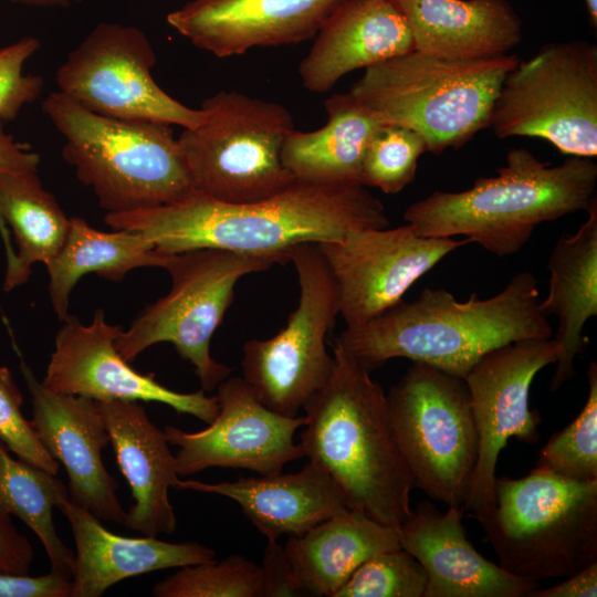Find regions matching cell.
<instances>
[{
	"mask_svg": "<svg viewBox=\"0 0 597 597\" xmlns=\"http://www.w3.org/2000/svg\"><path fill=\"white\" fill-rule=\"evenodd\" d=\"M201 109L205 121L177 138L196 191L224 203H248L296 179L282 161L283 144L295 128L284 106L222 91Z\"/></svg>",
	"mask_w": 597,
	"mask_h": 597,
	"instance_id": "9c48e42d",
	"label": "cell"
},
{
	"mask_svg": "<svg viewBox=\"0 0 597 597\" xmlns=\"http://www.w3.org/2000/svg\"><path fill=\"white\" fill-rule=\"evenodd\" d=\"M42 111L63 136L62 157L106 213L169 205L195 191L171 125L100 115L59 91Z\"/></svg>",
	"mask_w": 597,
	"mask_h": 597,
	"instance_id": "8992f818",
	"label": "cell"
},
{
	"mask_svg": "<svg viewBox=\"0 0 597 597\" xmlns=\"http://www.w3.org/2000/svg\"><path fill=\"white\" fill-rule=\"evenodd\" d=\"M386 397L413 486L447 506L463 507L478 458L464 379L412 362Z\"/></svg>",
	"mask_w": 597,
	"mask_h": 597,
	"instance_id": "30bf717a",
	"label": "cell"
},
{
	"mask_svg": "<svg viewBox=\"0 0 597 597\" xmlns=\"http://www.w3.org/2000/svg\"><path fill=\"white\" fill-rule=\"evenodd\" d=\"M260 597L307 596L277 541H268L260 565Z\"/></svg>",
	"mask_w": 597,
	"mask_h": 597,
	"instance_id": "74e56055",
	"label": "cell"
},
{
	"mask_svg": "<svg viewBox=\"0 0 597 597\" xmlns=\"http://www.w3.org/2000/svg\"><path fill=\"white\" fill-rule=\"evenodd\" d=\"M14 3L32 7H66L71 0H10ZM82 2L83 0H74Z\"/></svg>",
	"mask_w": 597,
	"mask_h": 597,
	"instance_id": "7bdbcfd3",
	"label": "cell"
},
{
	"mask_svg": "<svg viewBox=\"0 0 597 597\" xmlns=\"http://www.w3.org/2000/svg\"><path fill=\"white\" fill-rule=\"evenodd\" d=\"M19 367L31 396V422L45 449L64 467L70 500L101 521L124 525L118 483L102 458L109 434L98 401L48 389L21 356Z\"/></svg>",
	"mask_w": 597,
	"mask_h": 597,
	"instance_id": "ac0fdd59",
	"label": "cell"
},
{
	"mask_svg": "<svg viewBox=\"0 0 597 597\" xmlns=\"http://www.w3.org/2000/svg\"><path fill=\"white\" fill-rule=\"evenodd\" d=\"M324 107L327 123L314 132L294 128L283 144L282 161L297 179L360 184L366 147L381 123L349 92L333 94Z\"/></svg>",
	"mask_w": 597,
	"mask_h": 597,
	"instance_id": "f1b7e54d",
	"label": "cell"
},
{
	"mask_svg": "<svg viewBox=\"0 0 597 597\" xmlns=\"http://www.w3.org/2000/svg\"><path fill=\"white\" fill-rule=\"evenodd\" d=\"M216 390L219 410L207 428L187 432L168 425L164 429L169 444L178 448L179 476L214 467L271 475L304 458L294 434L305 425V416L287 417L269 409L243 377L229 376Z\"/></svg>",
	"mask_w": 597,
	"mask_h": 597,
	"instance_id": "2e32d148",
	"label": "cell"
},
{
	"mask_svg": "<svg viewBox=\"0 0 597 597\" xmlns=\"http://www.w3.org/2000/svg\"><path fill=\"white\" fill-rule=\"evenodd\" d=\"M69 496L54 474L14 459L0 441V513L20 519L41 542L52 572L72 579L74 552L57 535L53 509Z\"/></svg>",
	"mask_w": 597,
	"mask_h": 597,
	"instance_id": "4dcf8cb0",
	"label": "cell"
},
{
	"mask_svg": "<svg viewBox=\"0 0 597 597\" xmlns=\"http://www.w3.org/2000/svg\"><path fill=\"white\" fill-rule=\"evenodd\" d=\"M588 397L566 428L554 433L538 452L536 467L576 481L597 480V364L587 368Z\"/></svg>",
	"mask_w": 597,
	"mask_h": 597,
	"instance_id": "1f68e13d",
	"label": "cell"
},
{
	"mask_svg": "<svg viewBox=\"0 0 597 597\" xmlns=\"http://www.w3.org/2000/svg\"><path fill=\"white\" fill-rule=\"evenodd\" d=\"M170 255L160 253L144 234L128 230L100 231L80 217L70 218L65 241L46 265L49 294L61 322L69 318L70 294L88 273L109 281H122L132 270L165 268Z\"/></svg>",
	"mask_w": 597,
	"mask_h": 597,
	"instance_id": "f546056e",
	"label": "cell"
},
{
	"mask_svg": "<svg viewBox=\"0 0 597 597\" xmlns=\"http://www.w3.org/2000/svg\"><path fill=\"white\" fill-rule=\"evenodd\" d=\"M427 574L404 548L378 554L362 564L334 597H425Z\"/></svg>",
	"mask_w": 597,
	"mask_h": 597,
	"instance_id": "e575fe53",
	"label": "cell"
},
{
	"mask_svg": "<svg viewBox=\"0 0 597 597\" xmlns=\"http://www.w3.org/2000/svg\"><path fill=\"white\" fill-rule=\"evenodd\" d=\"M462 512V506L441 512L422 500L397 531L401 548L427 574L425 597H528L541 587L481 555L467 537Z\"/></svg>",
	"mask_w": 597,
	"mask_h": 597,
	"instance_id": "ffe728a7",
	"label": "cell"
},
{
	"mask_svg": "<svg viewBox=\"0 0 597 597\" xmlns=\"http://www.w3.org/2000/svg\"><path fill=\"white\" fill-rule=\"evenodd\" d=\"M588 217L573 234H563L548 261L547 296L538 303L544 316L556 315L558 328L553 338L559 346L551 390H558L575 374V358L587 341L583 334L597 315V198L586 209Z\"/></svg>",
	"mask_w": 597,
	"mask_h": 597,
	"instance_id": "484cf974",
	"label": "cell"
},
{
	"mask_svg": "<svg viewBox=\"0 0 597 597\" xmlns=\"http://www.w3.org/2000/svg\"><path fill=\"white\" fill-rule=\"evenodd\" d=\"M122 331L119 325L106 322L102 308L95 311L88 325L70 315L55 336L43 386L54 392L96 401L160 402L210 423L219 410L217 397L207 396L202 389L195 392L169 389L154 375L132 368L115 347Z\"/></svg>",
	"mask_w": 597,
	"mask_h": 597,
	"instance_id": "e0dca14e",
	"label": "cell"
},
{
	"mask_svg": "<svg viewBox=\"0 0 597 597\" xmlns=\"http://www.w3.org/2000/svg\"><path fill=\"white\" fill-rule=\"evenodd\" d=\"M332 374L303 408L304 457L337 484L346 506L399 530L413 483L391 426L387 397L370 371L339 347Z\"/></svg>",
	"mask_w": 597,
	"mask_h": 597,
	"instance_id": "3957f363",
	"label": "cell"
},
{
	"mask_svg": "<svg viewBox=\"0 0 597 597\" xmlns=\"http://www.w3.org/2000/svg\"><path fill=\"white\" fill-rule=\"evenodd\" d=\"M494 495L474 517L506 572L541 582L597 562V480L535 467L520 479L496 478Z\"/></svg>",
	"mask_w": 597,
	"mask_h": 597,
	"instance_id": "52a82bcc",
	"label": "cell"
},
{
	"mask_svg": "<svg viewBox=\"0 0 597 597\" xmlns=\"http://www.w3.org/2000/svg\"><path fill=\"white\" fill-rule=\"evenodd\" d=\"M287 260L297 275V306L274 336L244 343L241 368L265 407L296 417L332 374L334 358L326 349V336L339 315V294L316 243L291 248Z\"/></svg>",
	"mask_w": 597,
	"mask_h": 597,
	"instance_id": "7c38bea8",
	"label": "cell"
},
{
	"mask_svg": "<svg viewBox=\"0 0 597 597\" xmlns=\"http://www.w3.org/2000/svg\"><path fill=\"white\" fill-rule=\"evenodd\" d=\"M538 303L531 271L519 272L489 298L473 293L460 302L444 289L425 287L412 302L401 300L364 324L346 326L335 346L369 371L404 357L464 379L500 346L552 337Z\"/></svg>",
	"mask_w": 597,
	"mask_h": 597,
	"instance_id": "7a4b0ae2",
	"label": "cell"
},
{
	"mask_svg": "<svg viewBox=\"0 0 597 597\" xmlns=\"http://www.w3.org/2000/svg\"><path fill=\"white\" fill-rule=\"evenodd\" d=\"M156 54L146 34L129 25L100 22L59 66V92L86 109L119 119L195 128L205 112L163 91L151 76Z\"/></svg>",
	"mask_w": 597,
	"mask_h": 597,
	"instance_id": "4fadbf2b",
	"label": "cell"
},
{
	"mask_svg": "<svg viewBox=\"0 0 597 597\" xmlns=\"http://www.w3.org/2000/svg\"><path fill=\"white\" fill-rule=\"evenodd\" d=\"M104 221L113 230L144 234L167 255L219 249L286 262L297 244L337 241L390 223L384 205L360 184L297 178L255 202L224 203L195 190L174 203L105 213Z\"/></svg>",
	"mask_w": 597,
	"mask_h": 597,
	"instance_id": "6da1fadb",
	"label": "cell"
},
{
	"mask_svg": "<svg viewBox=\"0 0 597 597\" xmlns=\"http://www.w3.org/2000/svg\"><path fill=\"white\" fill-rule=\"evenodd\" d=\"M398 548L395 528L352 510L290 537L284 545L306 595L314 597H334L362 564Z\"/></svg>",
	"mask_w": 597,
	"mask_h": 597,
	"instance_id": "4316f807",
	"label": "cell"
},
{
	"mask_svg": "<svg viewBox=\"0 0 597 597\" xmlns=\"http://www.w3.org/2000/svg\"><path fill=\"white\" fill-rule=\"evenodd\" d=\"M175 489L218 494L235 501L268 541L301 536L318 523L349 510L333 479L310 461L295 473L206 483L178 480Z\"/></svg>",
	"mask_w": 597,
	"mask_h": 597,
	"instance_id": "cb8c5ba5",
	"label": "cell"
},
{
	"mask_svg": "<svg viewBox=\"0 0 597 597\" xmlns=\"http://www.w3.org/2000/svg\"><path fill=\"white\" fill-rule=\"evenodd\" d=\"M558 354L552 338L521 339L489 352L465 376L478 458L463 507L474 516L494 504L496 464L507 441H538L541 417L530 406L531 385L537 373L556 363Z\"/></svg>",
	"mask_w": 597,
	"mask_h": 597,
	"instance_id": "5bb4252c",
	"label": "cell"
},
{
	"mask_svg": "<svg viewBox=\"0 0 597 597\" xmlns=\"http://www.w3.org/2000/svg\"><path fill=\"white\" fill-rule=\"evenodd\" d=\"M34 558L33 547L12 522V516L0 513V572L28 574Z\"/></svg>",
	"mask_w": 597,
	"mask_h": 597,
	"instance_id": "ab89813d",
	"label": "cell"
},
{
	"mask_svg": "<svg viewBox=\"0 0 597 597\" xmlns=\"http://www.w3.org/2000/svg\"><path fill=\"white\" fill-rule=\"evenodd\" d=\"M40 46V41L33 36L0 46V122L13 121L24 106L40 96L42 76L24 72L25 63Z\"/></svg>",
	"mask_w": 597,
	"mask_h": 597,
	"instance_id": "8d00e7d4",
	"label": "cell"
},
{
	"mask_svg": "<svg viewBox=\"0 0 597 597\" xmlns=\"http://www.w3.org/2000/svg\"><path fill=\"white\" fill-rule=\"evenodd\" d=\"M116 462L132 490L134 504L124 526L144 535L172 534L177 520L169 488L179 475L164 430L134 400L98 401Z\"/></svg>",
	"mask_w": 597,
	"mask_h": 597,
	"instance_id": "44dd1931",
	"label": "cell"
},
{
	"mask_svg": "<svg viewBox=\"0 0 597 597\" xmlns=\"http://www.w3.org/2000/svg\"><path fill=\"white\" fill-rule=\"evenodd\" d=\"M285 262L277 255L219 249L171 254L164 268L171 277L170 291L119 333L117 352L130 363L148 347L170 343L192 365L201 389L214 390L232 369L211 356L210 343L233 301L237 283L244 275Z\"/></svg>",
	"mask_w": 597,
	"mask_h": 597,
	"instance_id": "ba28073f",
	"label": "cell"
},
{
	"mask_svg": "<svg viewBox=\"0 0 597 597\" xmlns=\"http://www.w3.org/2000/svg\"><path fill=\"white\" fill-rule=\"evenodd\" d=\"M343 1L191 0L166 20L195 46L227 57L310 40Z\"/></svg>",
	"mask_w": 597,
	"mask_h": 597,
	"instance_id": "d6986e66",
	"label": "cell"
},
{
	"mask_svg": "<svg viewBox=\"0 0 597 597\" xmlns=\"http://www.w3.org/2000/svg\"><path fill=\"white\" fill-rule=\"evenodd\" d=\"M559 584L536 588L528 597H596L597 562L565 577Z\"/></svg>",
	"mask_w": 597,
	"mask_h": 597,
	"instance_id": "b9f144b4",
	"label": "cell"
},
{
	"mask_svg": "<svg viewBox=\"0 0 597 597\" xmlns=\"http://www.w3.org/2000/svg\"><path fill=\"white\" fill-rule=\"evenodd\" d=\"M0 122V174L38 171L40 156L7 133Z\"/></svg>",
	"mask_w": 597,
	"mask_h": 597,
	"instance_id": "60d3db41",
	"label": "cell"
},
{
	"mask_svg": "<svg viewBox=\"0 0 597 597\" xmlns=\"http://www.w3.org/2000/svg\"><path fill=\"white\" fill-rule=\"evenodd\" d=\"M496 172L463 191L436 190L410 205L404 219L421 237L463 235L507 256L524 247L538 224L586 210L596 196L597 164L589 157L569 156L552 166L516 148Z\"/></svg>",
	"mask_w": 597,
	"mask_h": 597,
	"instance_id": "277c9868",
	"label": "cell"
},
{
	"mask_svg": "<svg viewBox=\"0 0 597 597\" xmlns=\"http://www.w3.org/2000/svg\"><path fill=\"white\" fill-rule=\"evenodd\" d=\"M413 49L455 60L507 54L522 41V20L507 0H392Z\"/></svg>",
	"mask_w": 597,
	"mask_h": 597,
	"instance_id": "d4e9b609",
	"label": "cell"
},
{
	"mask_svg": "<svg viewBox=\"0 0 597 597\" xmlns=\"http://www.w3.org/2000/svg\"><path fill=\"white\" fill-rule=\"evenodd\" d=\"M260 565L242 555L180 567L154 585L156 597H260Z\"/></svg>",
	"mask_w": 597,
	"mask_h": 597,
	"instance_id": "d6a6232c",
	"label": "cell"
},
{
	"mask_svg": "<svg viewBox=\"0 0 597 597\" xmlns=\"http://www.w3.org/2000/svg\"><path fill=\"white\" fill-rule=\"evenodd\" d=\"M413 50L392 0H344L325 19L298 65L303 86L321 94L345 74Z\"/></svg>",
	"mask_w": 597,
	"mask_h": 597,
	"instance_id": "7402d4cb",
	"label": "cell"
},
{
	"mask_svg": "<svg viewBox=\"0 0 597 597\" xmlns=\"http://www.w3.org/2000/svg\"><path fill=\"white\" fill-rule=\"evenodd\" d=\"M490 127L498 138L536 137L569 156L597 155V46L544 44L505 76Z\"/></svg>",
	"mask_w": 597,
	"mask_h": 597,
	"instance_id": "8fae6325",
	"label": "cell"
},
{
	"mask_svg": "<svg viewBox=\"0 0 597 597\" xmlns=\"http://www.w3.org/2000/svg\"><path fill=\"white\" fill-rule=\"evenodd\" d=\"M467 239L421 237L410 224L354 230L317 243L338 289L339 315L357 326L380 315Z\"/></svg>",
	"mask_w": 597,
	"mask_h": 597,
	"instance_id": "9a60e30c",
	"label": "cell"
},
{
	"mask_svg": "<svg viewBox=\"0 0 597 597\" xmlns=\"http://www.w3.org/2000/svg\"><path fill=\"white\" fill-rule=\"evenodd\" d=\"M56 509L69 521L76 547L71 597H98L129 577L217 559L211 547L196 542L170 543L157 536L114 534L69 496Z\"/></svg>",
	"mask_w": 597,
	"mask_h": 597,
	"instance_id": "603a6c76",
	"label": "cell"
},
{
	"mask_svg": "<svg viewBox=\"0 0 597 597\" xmlns=\"http://www.w3.org/2000/svg\"><path fill=\"white\" fill-rule=\"evenodd\" d=\"M519 61L513 54L455 60L413 49L366 67L349 93L379 123L418 133L427 151L440 155L490 127L501 85Z\"/></svg>",
	"mask_w": 597,
	"mask_h": 597,
	"instance_id": "5b68a950",
	"label": "cell"
},
{
	"mask_svg": "<svg viewBox=\"0 0 597 597\" xmlns=\"http://www.w3.org/2000/svg\"><path fill=\"white\" fill-rule=\"evenodd\" d=\"M70 578L50 570L48 574L0 572V597H71Z\"/></svg>",
	"mask_w": 597,
	"mask_h": 597,
	"instance_id": "f35d334b",
	"label": "cell"
},
{
	"mask_svg": "<svg viewBox=\"0 0 597 597\" xmlns=\"http://www.w3.org/2000/svg\"><path fill=\"white\" fill-rule=\"evenodd\" d=\"M22 405L23 396L11 371L0 366V441L18 459L57 475L60 463L45 449L32 422L24 418Z\"/></svg>",
	"mask_w": 597,
	"mask_h": 597,
	"instance_id": "d590c367",
	"label": "cell"
},
{
	"mask_svg": "<svg viewBox=\"0 0 597 597\" xmlns=\"http://www.w3.org/2000/svg\"><path fill=\"white\" fill-rule=\"evenodd\" d=\"M69 228L70 218L36 171L0 174V234L7 258L3 290L24 284L34 264L46 266L60 252Z\"/></svg>",
	"mask_w": 597,
	"mask_h": 597,
	"instance_id": "83f0119b",
	"label": "cell"
},
{
	"mask_svg": "<svg viewBox=\"0 0 597 597\" xmlns=\"http://www.w3.org/2000/svg\"><path fill=\"white\" fill-rule=\"evenodd\" d=\"M585 3L588 10L590 24L594 27V29H596L597 28V0H585Z\"/></svg>",
	"mask_w": 597,
	"mask_h": 597,
	"instance_id": "ee69618b",
	"label": "cell"
},
{
	"mask_svg": "<svg viewBox=\"0 0 597 597\" xmlns=\"http://www.w3.org/2000/svg\"><path fill=\"white\" fill-rule=\"evenodd\" d=\"M425 151L418 133L400 125L380 124L366 147L360 184L388 195L398 193L415 179Z\"/></svg>",
	"mask_w": 597,
	"mask_h": 597,
	"instance_id": "836d02e7",
	"label": "cell"
}]
</instances>
